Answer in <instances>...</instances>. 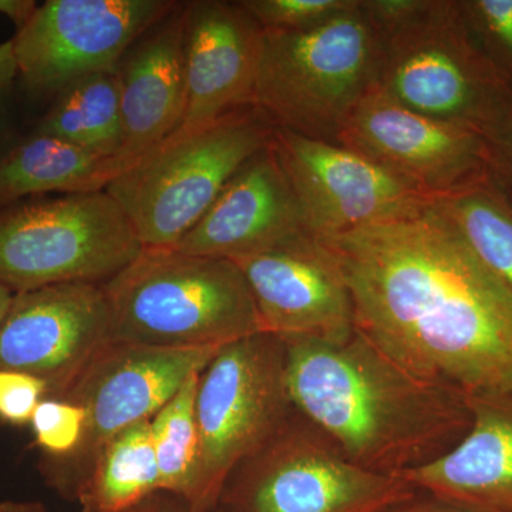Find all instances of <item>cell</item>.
I'll return each mask as SVG.
<instances>
[{
  "label": "cell",
  "instance_id": "6da1fadb",
  "mask_svg": "<svg viewBox=\"0 0 512 512\" xmlns=\"http://www.w3.org/2000/svg\"><path fill=\"white\" fill-rule=\"evenodd\" d=\"M320 239L342 269L363 338L467 404L512 402V289L436 201Z\"/></svg>",
  "mask_w": 512,
  "mask_h": 512
},
{
  "label": "cell",
  "instance_id": "7a4b0ae2",
  "mask_svg": "<svg viewBox=\"0 0 512 512\" xmlns=\"http://www.w3.org/2000/svg\"><path fill=\"white\" fill-rule=\"evenodd\" d=\"M282 342L293 409L367 470L400 476L470 430L463 397L416 379L356 330L338 343Z\"/></svg>",
  "mask_w": 512,
  "mask_h": 512
},
{
  "label": "cell",
  "instance_id": "3957f363",
  "mask_svg": "<svg viewBox=\"0 0 512 512\" xmlns=\"http://www.w3.org/2000/svg\"><path fill=\"white\" fill-rule=\"evenodd\" d=\"M103 288L113 343L220 349L261 332L247 279L229 259L143 248Z\"/></svg>",
  "mask_w": 512,
  "mask_h": 512
},
{
  "label": "cell",
  "instance_id": "277c9868",
  "mask_svg": "<svg viewBox=\"0 0 512 512\" xmlns=\"http://www.w3.org/2000/svg\"><path fill=\"white\" fill-rule=\"evenodd\" d=\"M376 30V92L488 143L512 116V82L478 45L460 0H423L403 22Z\"/></svg>",
  "mask_w": 512,
  "mask_h": 512
},
{
  "label": "cell",
  "instance_id": "5b68a950",
  "mask_svg": "<svg viewBox=\"0 0 512 512\" xmlns=\"http://www.w3.org/2000/svg\"><path fill=\"white\" fill-rule=\"evenodd\" d=\"M380 40L357 0L303 30H265L254 103L276 128L336 143L376 87Z\"/></svg>",
  "mask_w": 512,
  "mask_h": 512
},
{
  "label": "cell",
  "instance_id": "8992f818",
  "mask_svg": "<svg viewBox=\"0 0 512 512\" xmlns=\"http://www.w3.org/2000/svg\"><path fill=\"white\" fill-rule=\"evenodd\" d=\"M276 127L254 106L151 148L106 188L126 212L143 248H174Z\"/></svg>",
  "mask_w": 512,
  "mask_h": 512
},
{
  "label": "cell",
  "instance_id": "52a82bcc",
  "mask_svg": "<svg viewBox=\"0 0 512 512\" xmlns=\"http://www.w3.org/2000/svg\"><path fill=\"white\" fill-rule=\"evenodd\" d=\"M141 249L126 212L107 191L46 195L0 208V284L15 293L104 284Z\"/></svg>",
  "mask_w": 512,
  "mask_h": 512
},
{
  "label": "cell",
  "instance_id": "ba28073f",
  "mask_svg": "<svg viewBox=\"0 0 512 512\" xmlns=\"http://www.w3.org/2000/svg\"><path fill=\"white\" fill-rule=\"evenodd\" d=\"M402 476L350 461L308 421L288 423L228 478L222 512H390L419 497Z\"/></svg>",
  "mask_w": 512,
  "mask_h": 512
},
{
  "label": "cell",
  "instance_id": "9c48e42d",
  "mask_svg": "<svg viewBox=\"0 0 512 512\" xmlns=\"http://www.w3.org/2000/svg\"><path fill=\"white\" fill-rule=\"evenodd\" d=\"M293 413L281 339L258 332L218 349L198 386L201 457L195 511L217 510L235 468L268 443Z\"/></svg>",
  "mask_w": 512,
  "mask_h": 512
},
{
  "label": "cell",
  "instance_id": "30bf717a",
  "mask_svg": "<svg viewBox=\"0 0 512 512\" xmlns=\"http://www.w3.org/2000/svg\"><path fill=\"white\" fill-rule=\"evenodd\" d=\"M218 349H164L109 343L56 399L79 404L86 426L79 447L63 458L42 457L40 476L64 500L76 501L100 448L127 427L151 420Z\"/></svg>",
  "mask_w": 512,
  "mask_h": 512
},
{
  "label": "cell",
  "instance_id": "8fae6325",
  "mask_svg": "<svg viewBox=\"0 0 512 512\" xmlns=\"http://www.w3.org/2000/svg\"><path fill=\"white\" fill-rule=\"evenodd\" d=\"M178 0H47L12 37L18 92L52 103L70 84L117 70Z\"/></svg>",
  "mask_w": 512,
  "mask_h": 512
},
{
  "label": "cell",
  "instance_id": "7c38bea8",
  "mask_svg": "<svg viewBox=\"0 0 512 512\" xmlns=\"http://www.w3.org/2000/svg\"><path fill=\"white\" fill-rule=\"evenodd\" d=\"M336 144L431 201L490 175V146L483 136L406 109L376 90L360 101Z\"/></svg>",
  "mask_w": 512,
  "mask_h": 512
},
{
  "label": "cell",
  "instance_id": "4fadbf2b",
  "mask_svg": "<svg viewBox=\"0 0 512 512\" xmlns=\"http://www.w3.org/2000/svg\"><path fill=\"white\" fill-rule=\"evenodd\" d=\"M272 144L313 237H333L396 220L431 202L340 144L282 128H276Z\"/></svg>",
  "mask_w": 512,
  "mask_h": 512
},
{
  "label": "cell",
  "instance_id": "5bb4252c",
  "mask_svg": "<svg viewBox=\"0 0 512 512\" xmlns=\"http://www.w3.org/2000/svg\"><path fill=\"white\" fill-rule=\"evenodd\" d=\"M111 343L103 284L74 282L15 293L0 326V370L39 377L60 397Z\"/></svg>",
  "mask_w": 512,
  "mask_h": 512
},
{
  "label": "cell",
  "instance_id": "9a60e30c",
  "mask_svg": "<svg viewBox=\"0 0 512 512\" xmlns=\"http://www.w3.org/2000/svg\"><path fill=\"white\" fill-rule=\"evenodd\" d=\"M232 262L247 279L261 332L281 340L330 343L355 333L348 284L322 239L303 235L284 247Z\"/></svg>",
  "mask_w": 512,
  "mask_h": 512
},
{
  "label": "cell",
  "instance_id": "2e32d148",
  "mask_svg": "<svg viewBox=\"0 0 512 512\" xmlns=\"http://www.w3.org/2000/svg\"><path fill=\"white\" fill-rule=\"evenodd\" d=\"M262 47L264 29L241 2H185L187 100L178 130L204 126L252 106Z\"/></svg>",
  "mask_w": 512,
  "mask_h": 512
},
{
  "label": "cell",
  "instance_id": "e0dca14e",
  "mask_svg": "<svg viewBox=\"0 0 512 512\" xmlns=\"http://www.w3.org/2000/svg\"><path fill=\"white\" fill-rule=\"evenodd\" d=\"M308 234L298 198L271 143L232 175L200 221L171 249L237 261Z\"/></svg>",
  "mask_w": 512,
  "mask_h": 512
},
{
  "label": "cell",
  "instance_id": "ac0fdd59",
  "mask_svg": "<svg viewBox=\"0 0 512 512\" xmlns=\"http://www.w3.org/2000/svg\"><path fill=\"white\" fill-rule=\"evenodd\" d=\"M185 2L127 50L117 73L121 144L117 157L136 163L181 126L187 100L184 62Z\"/></svg>",
  "mask_w": 512,
  "mask_h": 512
},
{
  "label": "cell",
  "instance_id": "d6986e66",
  "mask_svg": "<svg viewBox=\"0 0 512 512\" xmlns=\"http://www.w3.org/2000/svg\"><path fill=\"white\" fill-rule=\"evenodd\" d=\"M470 430L443 456L400 474L420 493L485 512H512V402H470Z\"/></svg>",
  "mask_w": 512,
  "mask_h": 512
},
{
  "label": "cell",
  "instance_id": "ffe728a7",
  "mask_svg": "<svg viewBox=\"0 0 512 512\" xmlns=\"http://www.w3.org/2000/svg\"><path fill=\"white\" fill-rule=\"evenodd\" d=\"M127 168L119 157L101 156L55 137L22 134L0 156V208L55 192L106 191Z\"/></svg>",
  "mask_w": 512,
  "mask_h": 512
},
{
  "label": "cell",
  "instance_id": "44dd1931",
  "mask_svg": "<svg viewBox=\"0 0 512 512\" xmlns=\"http://www.w3.org/2000/svg\"><path fill=\"white\" fill-rule=\"evenodd\" d=\"M160 491L151 420L127 427L100 448L77 491L82 512H124Z\"/></svg>",
  "mask_w": 512,
  "mask_h": 512
},
{
  "label": "cell",
  "instance_id": "7402d4cb",
  "mask_svg": "<svg viewBox=\"0 0 512 512\" xmlns=\"http://www.w3.org/2000/svg\"><path fill=\"white\" fill-rule=\"evenodd\" d=\"M26 134L59 138L101 156L117 157L121 144L117 70L90 74L70 84Z\"/></svg>",
  "mask_w": 512,
  "mask_h": 512
},
{
  "label": "cell",
  "instance_id": "603a6c76",
  "mask_svg": "<svg viewBox=\"0 0 512 512\" xmlns=\"http://www.w3.org/2000/svg\"><path fill=\"white\" fill-rule=\"evenodd\" d=\"M434 201L481 262L512 289V201L491 174Z\"/></svg>",
  "mask_w": 512,
  "mask_h": 512
},
{
  "label": "cell",
  "instance_id": "cb8c5ba5",
  "mask_svg": "<svg viewBox=\"0 0 512 512\" xmlns=\"http://www.w3.org/2000/svg\"><path fill=\"white\" fill-rule=\"evenodd\" d=\"M202 370L188 376L180 390L151 419L160 491L183 498L194 510L200 485L197 394Z\"/></svg>",
  "mask_w": 512,
  "mask_h": 512
},
{
  "label": "cell",
  "instance_id": "d4e9b609",
  "mask_svg": "<svg viewBox=\"0 0 512 512\" xmlns=\"http://www.w3.org/2000/svg\"><path fill=\"white\" fill-rule=\"evenodd\" d=\"M86 412L69 400L46 397L33 413L30 427L42 457L63 458L72 454L83 439Z\"/></svg>",
  "mask_w": 512,
  "mask_h": 512
},
{
  "label": "cell",
  "instance_id": "484cf974",
  "mask_svg": "<svg viewBox=\"0 0 512 512\" xmlns=\"http://www.w3.org/2000/svg\"><path fill=\"white\" fill-rule=\"evenodd\" d=\"M460 3L478 45L512 82V0H460Z\"/></svg>",
  "mask_w": 512,
  "mask_h": 512
},
{
  "label": "cell",
  "instance_id": "4316f807",
  "mask_svg": "<svg viewBox=\"0 0 512 512\" xmlns=\"http://www.w3.org/2000/svg\"><path fill=\"white\" fill-rule=\"evenodd\" d=\"M265 30H303L352 9L357 0H239Z\"/></svg>",
  "mask_w": 512,
  "mask_h": 512
},
{
  "label": "cell",
  "instance_id": "83f0119b",
  "mask_svg": "<svg viewBox=\"0 0 512 512\" xmlns=\"http://www.w3.org/2000/svg\"><path fill=\"white\" fill-rule=\"evenodd\" d=\"M49 387L39 377L15 370H0V421L9 426H28Z\"/></svg>",
  "mask_w": 512,
  "mask_h": 512
},
{
  "label": "cell",
  "instance_id": "f1b7e54d",
  "mask_svg": "<svg viewBox=\"0 0 512 512\" xmlns=\"http://www.w3.org/2000/svg\"><path fill=\"white\" fill-rule=\"evenodd\" d=\"M18 66L12 39L0 45V156L22 137L15 120Z\"/></svg>",
  "mask_w": 512,
  "mask_h": 512
},
{
  "label": "cell",
  "instance_id": "f546056e",
  "mask_svg": "<svg viewBox=\"0 0 512 512\" xmlns=\"http://www.w3.org/2000/svg\"><path fill=\"white\" fill-rule=\"evenodd\" d=\"M488 146L491 177L512 201V116Z\"/></svg>",
  "mask_w": 512,
  "mask_h": 512
},
{
  "label": "cell",
  "instance_id": "4dcf8cb0",
  "mask_svg": "<svg viewBox=\"0 0 512 512\" xmlns=\"http://www.w3.org/2000/svg\"><path fill=\"white\" fill-rule=\"evenodd\" d=\"M124 512H200L195 511L183 498L175 497L173 494L158 493L150 495L146 500L141 501L130 510ZM204 512H222L220 508Z\"/></svg>",
  "mask_w": 512,
  "mask_h": 512
},
{
  "label": "cell",
  "instance_id": "1f68e13d",
  "mask_svg": "<svg viewBox=\"0 0 512 512\" xmlns=\"http://www.w3.org/2000/svg\"><path fill=\"white\" fill-rule=\"evenodd\" d=\"M430 497V495H429ZM390 512H485L476 510V508L466 507V505L448 503V501L439 500V498H424L421 500L420 495L416 500L397 507L396 510Z\"/></svg>",
  "mask_w": 512,
  "mask_h": 512
},
{
  "label": "cell",
  "instance_id": "d6a6232c",
  "mask_svg": "<svg viewBox=\"0 0 512 512\" xmlns=\"http://www.w3.org/2000/svg\"><path fill=\"white\" fill-rule=\"evenodd\" d=\"M37 8L35 0H0V15L12 20L16 28H22Z\"/></svg>",
  "mask_w": 512,
  "mask_h": 512
},
{
  "label": "cell",
  "instance_id": "836d02e7",
  "mask_svg": "<svg viewBox=\"0 0 512 512\" xmlns=\"http://www.w3.org/2000/svg\"><path fill=\"white\" fill-rule=\"evenodd\" d=\"M0 512H47L46 505L40 501H0Z\"/></svg>",
  "mask_w": 512,
  "mask_h": 512
},
{
  "label": "cell",
  "instance_id": "e575fe53",
  "mask_svg": "<svg viewBox=\"0 0 512 512\" xmlns=\"http://www.w3.org/2000/svg\"><path fill=\"white\" fill-rule=\"evenodd\" d=\"M15 292L10 291L5 285L0 284V326L8 315L10 305H12Z\"/></svg>",
  "mask_w": 512,
  "mask_h": 512
}]
</instances>
